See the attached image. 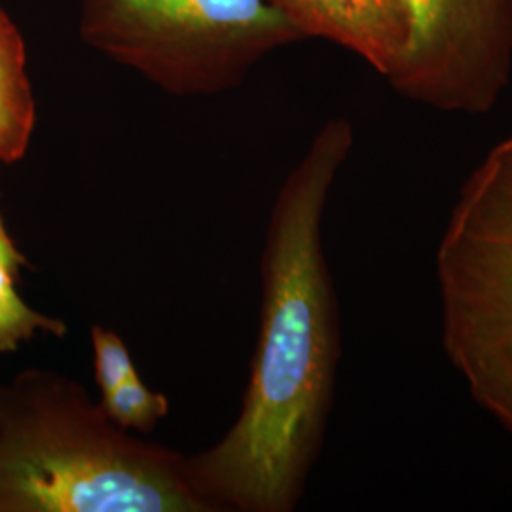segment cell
<instances>
[{"instance_id":"6da1fadb","label":"cell","mask_w":512,"mask_h":512,"mask_svg":"<svg viewBox=\"0 0 512 512\" xmlns=\"http://www.w3.org/2000/svg\"><path fill=\"white\" fill-rule=\"evenodd\" d=\"M351 145L348 120L327 122L275 198L262 253L260 330L238 420L192 458L215 512H291L306 490L340 359L323 219Z\"/></svg>"},{"instance_id":"7a4b0ae2","label":"cell","mask_w":512,"mask_h":512,"mask_svg":"<svg viewBox=\"0 0 512 512\" xmlns=\"http://www.w3.org/2000/svg\"><path fill=\"white\" fill-rule=\"evenodd\" d=\"M0 512H215L192 458L135 439L73 380L0 387Z\"/></svg>"},{"instance_id":"3957f363","label":"cell","mask_w":512,"mask_h":512,"mask_svg":"<svg viewBox=\"0 0 512 512\" xmlns=\"http://www.w3.org/2000/svg\"><path fill=\"white\" fill-rule=\"evenodd\" d=\"M442 344L512 435V133L461 186L437 251Z\"/></svg>"},{"instance_id":"277c9868","label":"cell","mask_w":512,"mask_h":512,"mask_svg":"<svg viewBox=\"0 0 512 512\" xmlns=\"http://www.w3.org/2000/svg\"><path fill=\"white\" fill-rule=\"evenodd\" d=\"M82 33L173 93L226 90L302 38L272 0H86Z\"/></svg>"},{"instance_id":"5b68a950","label":"cell","mask_w":512,"mask_h":512,"mask_svg":"<svg viewBox=\"0 0 512 512\" xmlns=\"http://www.w3.org/2000/svg\"><path fill=\"white\" fill-rule=\"evenodd\" d=\"M406 46L389 84L446 112L482 114L512 74V0H399Z\"/></svg>"},{"instance_id":"8992f818","label":"cell","mask_w":512,"mask_h":512,"mask_svg":"<svg viewBox=\"0 0 512 512\" xmlns=\"http://www.w3.org/2000/svg\"><path fill=\"white\" fill-rule=\"evenodd\" d=\"M302 37L332 40L391 78L401 65L406 23L399 0H272Z\"/></svg>"},{"instance_id":"52a82bcc","label":"cell","mask_w":512,"mask_h":512,"mask_svg":"<svg viewBox=\"0 0 512 512\" xmlns=\"http://www.w3.org/2000/svg\"><path fill=\"white\" fill-rule=\"evenodd\" d=\"M37 105L27 76L25 46L0 6V162H18L31 143Z\"/></svg>"},{"instance_id":"ba28073f","label":"cell","mask_w":512,"mask_h":512,"mask_svg":"<svg viewBox=\"0 0 512 512\" xmlns=\"http://www.w3.org/2000/svg\"><path fill=\"white\" fill-rule=\"evenodd\" d=\"M25 262L14 243L0 245V353H10L40 332L61 336L63 321L35 311L16 291V274Z\"/></svg>"},{"instance_id":"9c48e42d","label":"cell","mask_w":512,"mask_h":512,"mask_svg":"<svg viewBox=\"0 0 512 512\" xmlns=\"http://www.w3.org/2000/svg\"><path fill=\"white\" fill-rule=\"evenodd\" d=\"M101 406L110 420L126 431H150L169 412L164 395L148 389L139 376L103 395Z\"/></svg>"},{"instance_id":"30bf717a","label":"cell","mask_w":512,"mask_h":512,"mask_svg":"<svg viewBox=\"0 0 512 512\" xmlns=\"http://www.w3.org/2000/svg\"><path fill=\"white\" fill-rule=\"evenodd\" d=\"M92 346L93 372L95 382L101 389V397L139 376L129 349L116 332L95 325L92 329Z\"/></svg>"}]
</instances>
